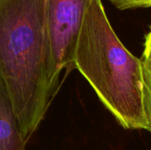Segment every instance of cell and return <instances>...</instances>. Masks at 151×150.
<instances>
[{"instance_id":"obj_1","label":"cell","mask_w":151,"mask_h":150,"mask_svg":"<svg viewBox=\"0 0 151 150\" xmlns=\"http://www.w3.org/2000/svg\"><path fill=\"white\" fill-rule=\"evenodd\" d=\"M0 77L28 141L60 88L47 38L44 0H0Z\"/></svg>"},{"instance_id":"obj_2","label":"cell","mask_w":151,"mask_h":150,"mask_svg":"<svg viewBox=\"0 0 151 150\" xmlns=\"http://www.w3.org/2000/svg\"><path fill=\"white\" fill-rule=\"evenodd\" d=\"M74 68L126 129L147 130L142 103V59L113 30L101 0H90L81 27Z\"/></svg>"},{"instance_id":"obj_3","label":"cell","mask_w":151,"mask_h":150,"mask_svg":"<svg viewBox=\"0 0 151 150\" xmlns=\"http://www.w3.org/2000/svg\"><path fill=\"white\" fill-rule=\"evenodd\" d=\"M90 0H44L49 47L57 74L74 68V56L83 18Z\"/></svg>"},{"instance_id":"obj_4","label":"cell","mask_w":151,"mask_h":150,"mask_svg":"<svg viewBox=\"0 0 151 150\" xmlns=\"http://www.w3.org/2000/svg\"><path fill=\"white\" fill-rule=\"evenodd\" d=\"M27 143L9 92L0 77V150H26Z\"/></svg>"},{"instance_id":"obj_5","label":"cell","mask_w":151,"mask_h":150,"mask_svg":"<svg viewBox=\"0 0 151 150\" xmlns=\"http://www.w3.org/2000/svg\"><path fill=\"white\" fill-rule=\"evenodd\" d=\"M142 103L147 130L151 133V58H142Z\"/></svg>"},{"instance_id":"obj_6","label":"cell","mask_w":151,"mask_h":150,"mask_svg":"<svg viewBox=\"0 0 151 150\" xmlns=\"http://www.w3.org/2000/svg\"><path fill=\"white\" fill-rule=\"evenodd\" d=\"M116 8L121 11L149 8L151 7V0H108Z\"/></svg>"},{"instance_id":"obj_7","label":"cell","mask_w":151,"mask_h":150,"mask_svg":"<svg viewBox=\"0 0 151 150\" xmlns=\"http://www.w3.org/2000/svg\"><path fill=\"white\" fill-rule=\"evenodd\" d=\"M143 57L151 58V28L149 33L146 34L145 37V44H144V51H143Z\"/></svg>"}]
</instances>
